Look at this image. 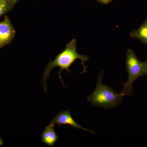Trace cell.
<instances>
[{
    "mask_svg": "<svg viewBox=\"0 0 147 147\" xmlns=\"http://www.w3.org/2000/svg\"><path fill=\"white\" fill-rule=\"evenodd\" d=\"M11 1H13V3H14L16 4V3L17 2H18V1H19L20 0H11Z\"/></svg>",
    "mask_w": 147,
    "mask_h": 147,
    "instance_id": "7c38bea8",
    "label": "cell"
},
{
    "mask_svg": "<svg viewBox=\"0 0 147 147\" xmlns=\"http://www.w3.org/2000/svg\"><path fill=\"white\" fill-rule=\"evenodd\" d=\"M129 35L132 38L139 40L143 44L147 45V17L139 28L133 30Z\"/></svg>",
    "mask_w": 147,
    "mask_h": 147,
    "instance_id": "52a82bcc",
    "label": "cell"
},
{
    "mask_svg": "<svg viewBox=\"0 0 147 147\" xmlns=\"http://www.w3.org/2000/svg\"><path fill=\"white\" fill-rule=\"evenodd\" d=\"M103 74L102 71L98 75L96 87L87 98V100L93 105L101 107L105 110L118 107L123 100V96L102 84Z\"/></svg>",
    "mask_w": 147,
    "mask_h": 147,
    "instance_id": "7a4b0ae2",
    "label": "cell"
},
{
    "mask_svg": "<svg viewBox=\"0 0 147 147\" xmlns=\"http://www.w3.org/2000/svg\"><path fill=\"white\" fill-rule=\"evenodd\" d=\"M125 64L128 74V80L125 83L121 81L123 85V88L120 92V93L123 96L132 95L134 82L139 77L146 76L143 62L139 60L131 49H128L127 51Z\"/></svg>",
    "mask_w": 147,
    "mask_h": 147,
    "instance_id": "3957f363",
    "label": "cell"
},
{
    "mask_svg": "<svg viewBox=\"0 0 147 147\" xmlns=\"http://www.w3.org/2000/svg\"><path fill=\"white\" fill-rule=\"evenodd\" d=\"M55 125L50 123L47 125L41 134V141L42 143L50 147H53L57 141L59 137L56 134Z\"/></svg>",
    "mask_w": 147,
    "mask_h": 147,
    "instance_id": "8992f818",
    "label": "cell"
},
{
    "mask_svg": "<svg viewBox=\"0 0 147 147\" xmlns=\"http://www.w3.org/2000/svg\"><path fill=\"white\" fill-rule=\"evenodd\" d=\"M76 43L77 41L75 38H73L68 42L66 45L65 49L61 53L59 54L53 61H50L49 63L45 67L43 73V77L42 79L41 84L44 91H48L47 84V80L50 77V74L51 70L56 67H60L59 71V76L61 82L64 86H65L62 78L61 76L63 70L70 72L69 67L77 59H79L82 61L81 64L83 67V70L81 74L86 72L87 67L85 65V63L88 60L89 57L86 55H80L76 51Z\"/></svg>",
    "mask_w": 147,
    "mask_h": 147,
    "instance_id": "6da1fadb",
    "label": "cell"
},
{
    "mask_svg": "<svg viewBox=\"0 0 147 147\" xmlns=\"http://www.w3.org/2000/svg\"><path fill=\"white\" fill-rule=\"evenodd\" d=\"M98 1L99 2L101 3L104 4H107L111 2L113 0H96Z\"/></svg>",
    "mask_w": 147,
    "mask_h": 147,
    "instance_id": "9c48e42d",
    "label": "cell"
},
{
    "mask_svg": "<svg viewBox=\"0 0 147 147\" xmlns=\"http://www.w3.org/2000/svg\"><path fill=\"white\" fill-rule=\"evenodd\" d=\"M143 65H144V69L146 76H147V60L143 62Z\"/></svg>",
    "mask_w": 147,
    "mask_h": 147,
    "instance_id": "30bf717a",
    "label": "cell"
},
{
    "mask_svg": "<svg viewBox=\"0 0 147 147\" xmlns=\"http://www.w3.org/2000/svg\"><path fill=\"white\" fill-rule=\"evenodd\" d=\"M50 123L54 125L56 124L58 125L59 127L61 125H69L73 128L83 129L86 131H89L92 134H94V131L84 128V127L77 123L72 118L70 114L69 110H64L58 113L57 115L55 116L50 121Z\"/></svg>",
    "mask_w": 147,
    "mask_h": 147,
    "instance_id": "5b68a950",
    "label": "cell"
},
{
    "mask_svg": "<svg viewBox=\"0 0 147 147\" xmlns=\"http://www.w3.org/2000/svg\"><path fill=\"white\" fill-rule=\"evenodd\" d=\"M4 144V140L3 138L0 137V147L2 146Z\"/></svg>",
    "mask_w": 147,
    "mask_h": 147,
    "instance_id": "8fae6325",
    "label": "cell"
},
{
    "mask_svg": "<svg viewBox=\"0 0 147 147\" xmlns=\"http://www.w3.org/2000/svg\"><path fill=\"white\" fill-rule=\"evenodd\" d=\"M15 32L10 19L5 16L3 21L0 22V49L8 45L12 41Z\"/></svg>",
    "mask_w": 147,
    "mask_h": 147,
    "instance_id": "277c9868",
    "label": "cell"
},
{
    "mask_svg": "<svg viewBox=\"0 0 147 147\" xmlns=\"http://www.w3.org/2000/svg\"><path fill=\"white\" fill-rule=\"evenodd\" d=\"M15 5L11 0H0V16L10 11Z\"/></svg>",
    "mask_w": 147,
    "mask_h": 147,
    "instance_id": "ba28073f",
    "label": "cell"
}]
</instances>
